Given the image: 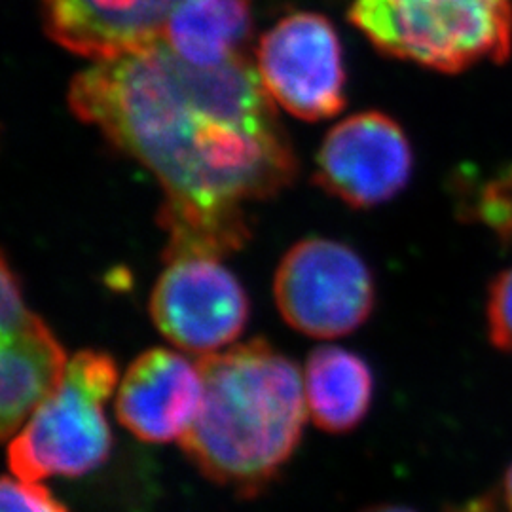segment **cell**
Here are the masks:
<instances>
[{
	"label": "cell",
	"instance_id": "8fae6325",
	"mask_svg": "<svg viewBox=\"0 0 512 512\" xmlns=\"http://www.w3.org/2000/svg\"><path fill=\"white\" fill-rule=\"evenodd\" d=\"M67 357L46 323L29 315L18 329L2 334L0 433L10 440L61 384Z\"/></svg>",
	"mask_w": 512,
	"mask_h": 512
},
{
	"label": "cell",
	"instance_id": "4fadbf2b",
	"mask_svg": "<svg viewBox=\"0 0 512 512\" xmlns=\"http://www.w3.org/2000/svg\"><path fill=\"white\" fill-rule=\"evenodd\" d=\"M374 382L365 361L348 349L317 348L304 370V397L313 423L327 433H348L365 420Z\"/></svg>",
	"mask_w": 512,
	"mask_h": 512
},
{
	"label": "cell",
	"instance_id": "6da1fadb",
	"mask_svg": "<svg viewBox=\"0 0 512 512\" xmlns=\"http://www.w3.org/2000/svg\"><path fill=\"white\" fill-rule=\"evenodd\" d=\"M76 118L145 165L165 190V258L217 256L249 239L241 205L283 190L291 141L247 55L202 69L160 42L74 76Z\"/></svg>",
	"mask_w": 512,
	"mask_h": 512
},
{
	"label": "cell",
	"instance_id": "8992f818",
	"mask_svg": "<svg viewBox=\"0 0 512 512\" xmlns=\"http://www.w3.org/2000/svg\"><path fill=\"white\" fill-rule=\"evenodd\" d=\"M256 73L270 99L300 120H327L346 105L340 38L319 14H291L264 33Z\"/></svg>",
	"mask_w": 512,
	"mask_h": 512
},
{
	"label": "cell",
	"instance_id": "3957f363",
	"mask_svg": "<svg viewBox=\"0 0 512 512\" xmlns=\"http://www.w3.org/2000/svg\"><path fill=\"white\" fill-rule=\"evenodd\" d=\"M349 19L382 54L439 73L512 54V0H355Z\"/></svg>",
	"mask_w": 512,
	"mask_h": 512
},
{
	"label": "cell",
	"instance_id": "30bf717a",
	"mask_svg": "<svg viewBox=\"0 0 512 512\" xmlns=\"http://www.w3.org/2000/svg\"><path fill=\"white\" fill-rule=\"evenodd\" d=\"M198 363L169 349H148L129 365L116 391V418L145 442L183 440L202 404Z\"/></svg>",
	"mask_w": 512,
	"mask_h": 512
},
{
	"label": "cell",
	"instance_id": "7c38bea8",
	"mask_svg": "<svg viewBox=\"0 0 512 512\" xmlns=\"http://www.w3.org/2000/svg\"><path fill=\"white\" fill-rule=\"evenodd\" d=\"M251 35V0H179L167 19L164 42L186 63L219 67L243 54Z\"/></svg>",
	"mask_w": 512,
	"mask_h": 512
},
{
	"label": "cell",
	"instance_id": "7a4b0ae2",
	"mask_svg": "<svg viewBox=\"0 0 512 512\" xmlns=\"http://www.w3.org/2000/svg\"><path fill=\"white\" fill-rule=\"evenodd\" d=\"M198 366L202 404L181 440L184 454L209 480L256 495L300 444L304 376L264 340L207 355Z\"/></svg>",
	"mask_w": 512,
	"mask_h": 512
},
{
	"label": "cell",
	"instance_id": "ac0fdd59",
	"mask_svg": "<svg viewBox=\"0 0 512 512\" xmlns=\"http://www.w3.org/2000/svg\"><path fill=\"white\" fill-rule=\"evenodd\" d=\"M363 512H414L406 507H399V505H378V507H370Z\"/></svg>",
	"mask_w": 512,
	"mask_h": 512
},
{
	"label": "cell",
	"instance_id": "e0dca14e",
	"mask_svg": "<svg viewBox=\"0 0 512 512\" xmlns=\"http://www.w3.org/2000/svg\"><path fill=\"white\" fill-rule=\"evenodd\" d=\"M505 501H507V507L512 512V465L505 475Z\"/></svg>",
	"mask_w": 512,
	"mask_h": 512
},
{
	"label": "cell",
	"instance_id": "ba28073f",
	"mask_svg": "<svg viewBox=\"0 0 512 512\" xmlns=\"http://www.w3.org/2000/svg\"><path fill=\"white\" fill-rule=\"evenodd\" d=\"M404 129L384 112H361L330 129L315 162V183L357 209L395 198L412 175Z\"/></svg>",
	"mask_w": 512,
	"mask_h": 512
},
{
	"label": "cell",
	"instance_id": "2e32d148",
	"mask_svg": "<svg viewBox=\"0 0 512 512\" xmlns=\"http://www.w3.org/2000/svg\"><path fill=\"white\" fill-rule=\"evenodd\" d=\"M2 302H0V329L2 334H8L31 315L23 304V294L19 287L18 277L10 270L8 262H2Z\"/></svg>",
	"mask_w": 512,
	"mask_h": 512
},
{
	"label": "cell",
	"instance_id": "9a60e30c",
	"mask_svg": "<svg viewBox=\"0 0 512 512\" xmlns=\"http://www.w3.org/2000/svg\"><path fill=\"white\" fill-rule=\"evenodd\" d=\"M2 512H69L40 482L6 476L0 492Z\"/></svg>",
	"mask_w": 512,
	"mask_h": 512
},
{
	"label": "cell",
	"instance_id": "9c48e42d",
	"mask_svg": "<svg viewBox=\"0 0 512 512\" xmlns=\"http://www.w3.org/2000/svg\"><path fill=\"white\" fill-rule=\"evenodd\" d=\"M48 37L73 54L114 61L164 42L179 0H38Z\"/></svg>",
	"mask_w": 512,
	"mask_h": 512
},
{
	"label": "cell",
	"instance_id": "277c9868",
	"mask_svg": "<svg viewBox=\"0 0 512 512\" xmlns=\"http://www.w3.org/2000/svg\"><path fill=\"white\" fill-rule=\"evenodd\" d=\"M118 368L101 351H80L61 384L10 439L12 476L40 482L52 476L88 475L112 450L105 403L116 389Z\"/></svg>",
	"mask_w": 512,
	"mask_h": 512
},
{
	"label": "cell",
	"instance_id": "52a82bcc",
	"mask_svg": "<svg viewBox=\"0 0 512 512\" xmlns=\"http://www.w3.org/2000/svg\"><path fill=\"white\" fill-rule=\"evenodd\" d=\"M150 315L167 342L207 357L238 340L249 319V298L220 258L181 256L167 260L158 277Z\"/></svg>",
	"mask_w": 512,
	"mask_h": 512
},
{
	"label": "cell",
	"instance_id": "5b68a950",
	"mask_svg": "<svg viewBox=\"0 0 512 512\" xmlns=\"http://www.w3.org/2000/svg\"><path fill=\"white\" fill-rule=\"evenodd\" d=\"M277 310L311 338L359 329L374 308V281L361 256L332 239H304L283 256L274 279Z\"/></svg>",
	"mask_w": 512,
	"mask_h": 512
},
{
	"label": "cell",
	"instance_id": "5bb4252c",
	"mask_svg": "<svg viewBox=\"0 0 512 512\" xmlns=\"http://www.w3.org/2000/svg\"><path fill=\"white\" fill-rule=\"evenodd\" d=\"M486 321L495 348L512 351V268L499 272L490 283Z\"/></svg>",
	"mask_w": 512,
	"mask_h": 512
}]
</instances>
